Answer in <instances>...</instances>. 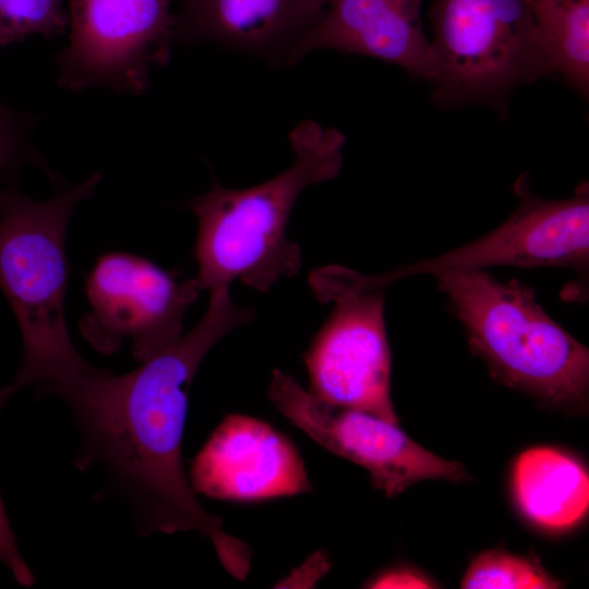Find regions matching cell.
Returning <instances> with one entry per match:
<instances>
[{
  "label": "cell",
  "instance_id": "1",
  "mask_svg": "<svg viewBox=\"0 0 589 589\" xmlns=\"http://www.w3.org/2000/svg\"><path fill=\"white\" fill-rule=\"evenodd\" d=\"M197 324L171 346L125 374L82 362L36 388L61 398L80 433L74 465H98L106 491L123 497L142 537L197 531L208 538L223 567L244 580L251 566L247 543L227 533L200 504L185 476L182 436L191 382L207 352L254 312L236 304L229 289L212 290Z\"/></svg>",
  "mask_w": 589,
  "mask_h": 589
},
{
  "label": "cell",
  "instance_id": "2",
  "mask_svg": "<svg viewBox=\"0 0 589 589\" xmlns=\"http://www.w3.org/2000/svg\"><path fill=\"white\" fill-rule=\"evenodd\" d=\"M289 140L294 160L281 173L247 189L214 182L192 202L201 291L229 289L235 280L267 291L300 271L301 250L287 237L291 211L305 188L337 177L346 140L311 120L293 128Z\"/></svg>",
  "mask_w": 589,
  "mask_h": 589
},
{
  "label": "cell",
  "instance_id": "3",
  "mask_svg": "<svg viewBox=\"0 0 589 589\" xmlns=\"http://www.w3.org/2000/svg\"><path fill=\"white\" fill-rule=\"evenodd\" d=\"M101 178L97 171L45 201L0 188V289L23 340L22 363L12 381L16 389H36L84 360L65 318V239L73 211L94 195Z\"/></svg>",
  "mask_w": 589,
  "mask_h": 589
},
{
  "label": "cell",
  "instance_id": "4",
  "mask_svg": "<svg viewBox=\"0 0 589 589\" xmlns=\"http://www.w3.org/2000/svg\"><path fill=\"white\" fill-rule=\"evenodd\" d=\"M435 277L470 348L497 381L552 406L584 409L589 351L549 316L531 287L503 283L484 269Z\"/></svg>",
  "mask_w": 589,
  "mask_h": 589
},
{
  "label": "cell",
  "instance_id": "5",
  "mask_svg": "<svg viewBox=\"0 0 589 589\" xmlns=\"http://www.w3.org/2000/svg\"><path fill=\"white\" fill-rule=\"evenodd\" d=\"M432 101L445 109L486 105L505 116L520 86L554 76L534 0H433Z\"/></svg>",
  "mask_w": 589,
  "mask_h": 589
},
{
  "label": "cell",
  "instance_id": "6",
  "mask_svg": "<svg viewBox=\"0 0 589 589\" xmlns=\"http://www.w3.org/2000/svg\"><path fill=\"white\" fill-rule=\"evenodd\" d=\"M309 283L321 301L334 303L303 357L309 390L329 404L398 424L390 398L384 287L334 265L315 269Z\"/></svg>",
  "mask_w": 589,
  "mask_h": 589
},
{
  "label": "cell",
  "instance_id": "7",
  "mask_svg": "<svg viewBox=\"0 0 589 589\" xmlns=\"http://www.w3.org/2000/svg\"><path fill=\"white\" fill-rule=\"evenodd\" d=\"M171 7V0H69L70 32L58 58L59 86L143 94L153 67L170 58Z\"/></svg>",
  "mask_w": 589,
  "mask_h": 589
},
{
  "label": "cell",
  "instance_id": "8",
  "mask_svg": "<svg viewBox=\"0 0 589 589\" xmlns=\"http://www.w3.org/2000/svg\"><path fill=\"white\" fill-rule=\"evenodd\" d=\"M201 289L151 260L122 251L99 256L85 280L89 311L79 330L97 352L110 356L124 340L143 362L183 336V318Z\"/></svg>",
  "mask_w": 589,
  "mask_h": 589
},
{
  "label": "cell",
  "instance_id": "9",
  "mask_svg": "<svg viewBox=\"0 0 589 589\" xmlns=\"http://www.w3.org/2000/svg\"><path fill=\"white\" fill-rule=\"evenodd\" d=\"M267 396L289 422L320 446L365 468L373 486L387 497L421 480L469 479L464 465L426 450L397 423L329 404L279 369L272 373Z\"/></svg>",
  "mask_w": 589,
  "mask_h": 589
},
{
  "label": "cell",
  "instance_id": "10",
  "mask_svg": "<svg viewBox=\"0 0 589 589\" xmlns=\"http://www.w3.org/2000/svg\"><path fill=\"white\" fill-rule=\"evenodd\" d=\"M514 190L518 204L513 214L493 231L435 259L421 261L376 276L383 286L416 274L484 269L491 266L588 269L589 188L581 182L564 200L541 199L530 190L526 175Z\"/></svg>",
  "mask_w": 589,
  "mask_h": 589
},
{
  "label": "cell",
  "instance_id": "11",
  "mask_svg": "<svg viewBox=\"0 0 589 589\" xmlns=\"http://www.w3.org/2000/svg\"><path fill=\"white\" fill-rule=\"evenodd\" d=\"M195 493L259 502L310 492L304 461L293 443L269 423L231 413L216 426L190 466Z\"/></svg>",
  "mask_w": 589,
  "mask_h": 589
},
{
  "label": "cell",
  "instance_id": "12",
  "mask_svg": "<svg viewBox=\"0 0 589 589\" xmlns=\"http://www.w3.org/2000/svg\"><path fill=\"white\" fill-rule=\"evenodd\" d=\"M422 0H333L290 49L292 65L316 49L381 59L429 83L434 75L431 43L421 22Z\"/></svg>",
  "mask_w": 589,
  "mask_h": 589
},
{
  "label": "cell",
  "instance_id": "13",
  "mask_svg": "<svg viewBox=\"0 0 589 589\" xmlns=\"http://www.w3.org/2000/svg\"><path fill=\"white\" fill-rule=\"evenodd\" d=\"M175 40L284 58L322 15L318 0H171Z\"/></svg>",
  "mask_w": 589,
  "mask_h": 589
},
{
  "label": "cell",
  "instance_id": "14",
  "mask_svg": "<svg viewBox=\"0 0 589 589\" xmlns=\"http://www.w3.org/2000/svg\"><path fill=\"white\" fill-rule=\"evenodd\" d=\"M512 485L522 515L548 530L568 529L588 510L586 468L574 456L553 447L522 452L514 464Z\"/></svg>",
  "mask_w": 589,
  "mask_h": 589
},
{
  "label": "cell",
  "instance_id": "15",
  "mask_svg": "<svg viewBox=\"0 0 589 589\" xmlns=\"http://www.w3.org/2000/svg\"><path fill=\"white\" fill-rule=\"evenodd\" d=\"M537 24L553 75L589 94V0H534Z\"/></svg>",
  "mask_w": 589,
  "mask_h": 589
},
{
  "label": "cell",
  "instance_id": "16",
  "mask_svg": "<svg viewBox=\"0 0 589 589\" xmlns=\"http://www.w3.org/2000/svg\"><path fill=\"white\" fill-rule=\"evenodd\" d=\"M464 589H554L561 584L536 560L500 550L480 553L469 565Z\"/></svg>",
  "mask_w": 589,
  "mask_h": 589
},
{
  "label": "cell",
  "instance_id": "17",
  "mask_svg": "<svg viewBox=\"0 0 589 589\" xmlns=\"http://www.w3.org/2000/svg\"><path fill=\"white\" fill-rule=\"evenodd\" d=\"M68 28L63 0H0V48L29 35L61 36Z\"/></svg>",
  "mask_w": 589,
  "mask_h": 589
},
{
  "label": "cell",
  "instance_id": "18",
  "mask_svg": "<svg viewBox=\"0 0 589 589\" xmlns=\"http://www.w3.org/2000/svg\"><path fill=\"white\" fill-rule=\"evenodd\" d=\"M23 127L21 119L0 103V181L23 161L38 158L29 149Z\"/></svg>",
  "mask_w": 589,
  "mask_h": 589
},
{
  "label": "cell",
  "instance_id": "19",
  "mask_svg": "<svg viewBox=\"0 0 589 589\" xmlns=\"http://www.w3.org/2000/svg\"><path fill=\"white\" fill-rule=\"evenodd\" d=\"M17 389L13 384L0 388V412L9 398ZM0 562L11 572L15 580L24 587L35 584V577L19 551L15 534L11 528L0 493Z\"/></svg>",
  "mask_w": 589,
  "mask_h": 589
},
{
  "label": "cell",
  "instance_id": "20",
  "mask_svg": "<svg viewBox=\"0 0 589 589\" xmlns=\"http://www.w3.org/2000/svg\"><path fill=\"white\" fill-rule=\"evenodd\" d=\"M368 588H435L434 581H432L428 576L423 575L419 570L399 567L395 569H389L377 577L372 578L368 585Z\"/></svg>",
  "mask_w": 589,
  "mask_h": 589
},
{
  "label": "cell",
  "instance_id": "21",
  "mask_svg": "<svg viewBox=\"0 0 589 589\" xmlns=\"http://www.w3.org/2000/svg\"><path fill=\"white\" fill-rule=\"evenodd\" d=\"M332 1H333V0H318L321 7L324 8V9H325V8L327 7V4H328L329 2H332Z\"/></svg>",
  "mask_w": 589,
  "mask_h": 589
}]
</instances>
